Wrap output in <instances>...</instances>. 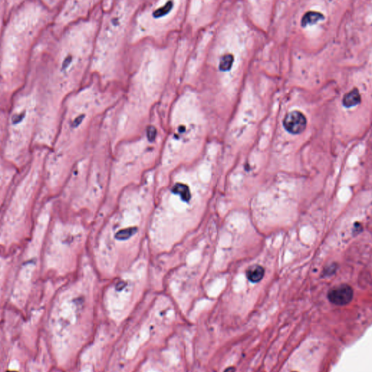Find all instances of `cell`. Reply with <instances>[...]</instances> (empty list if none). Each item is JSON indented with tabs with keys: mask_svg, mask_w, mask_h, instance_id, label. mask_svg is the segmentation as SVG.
<instances>
[{
	"mask_svg": "<svg viewBox=\"0 0 372 372\" xmlns=\"http://www.w3.org/2000/svg\"><path fill=\"white\" fill-rule=\"evenodd\" d=\"M36 175L28 177L23 182L16 197L10 206L4 221V236H10L18 228V225L24 217V212L27 207L30 196L33 190V186L36 184Z\"/></svg>",
	"mask_w": 372,
	"mask_h": 372,
	"instance_id": "cell-1",
	"label": "cell"
},
{
	"mask_svg": "<svg viewBox=\"0 0 372 372\" xmlns=\"http://www.w3.org/2000/svg\"><path fill=\"white\" fill-rule=\"evenodd\" d=\"M354 297V291L350 285L341 283L329 289L327 298L332 304L343 306L349 304Z\"/></svg>",
	"mask_w": 372,
	"mask_h": 372,
	"instance_id": "cell-2",
	"label": "cell"
},
{
	"mask_svg": "<svg viewBox=\"0 0 372 372\" xmlns=\"http://www.w3.org/2000/svg\"><path fill=\"white\" fill-rule=\"evenodd\" d=\"M283 124L288 132L292 135H299L306 129L307 120L303 113L294 111L285 116Z\"/></svg>",
	"mask_w": 372,
	"mask_h": 372,
	"instance_id": "cell-3",
	"label": "cell"
},
{
	"mask_svg": "<svg viewBox=\"0 0 372 372\" xmlns=\"http://www.w3.org/2000/svg\"><path fill=\"white\" fill-rule=\"evenodd\" d=\"M265 272V268L263 266L260 265H254L247 269L245 274H246L247 279L251 283H257L263 280Z\"/></svg>",
	"mask_w": 372,
	"mask_h": 372,
	"instance_id": "cell-4",
	"label": "cell"
},
{
	"mask_svg": "<svg viewBox=\"0 0 372 372\" xmlns=\"http://www.w3.org/2000/svg\"><path fill=\"white\" fill-rule=\"evenodd\" d=\"M361 97L358 88H355L343 97L342 103L345 107L351 108L361 103Z\"/></svg>",
	"mask_w": 372,
	"mask_h": 372,
	"instance_id": "cell-5",
	"label": "cell"
},
{
	"mask_svg": "<svg viewBox=\"0 0 372 372\" xmlns=\"http://www.w3.org/2000/svg\"><path fill=\"white\" fill-rule=\"evenodd\" d=\"M324 19V16L322 13L313 11L307 12L302 18L301 26L306 27V26L312 25Z\"/></svg>",
	"mask_w": 372,
	"mask_h": 372,
	"instance_id": "cell-6",
	"label": "cell"
},
{
	"mask_svg": "<svg viewBox=\"0 0 372 372\" xmlns=\"http://www.w3.org/2000/svg\"><path fill=\"white\" fill-rule=\"evenodd\" d=\"M173 193L179 195L185 202L190 200V193L188 187L184 184H177L172 188Z\"/></svg>",
	"mask_w": 372,
	"mask_h": 372,
	"instance_id": "cell-7",
	"label": "cell"
},
{
	"mask_svg": "<svg viewBox=\"0 0 372 372\" xmlns=\"http://www.w3.org/2000/svg\"><path fill=\"white\" fill-rule=\"evenodd\" d=\"M233 60V56L232 54H226L222 56L221 59L220 64H219V68L221 71H230L232 68Z\"/></svg>",
	"mask_w": 372,
	"mask_h": 372,
	"instance_id": "cell-8",
	"label": "cell"
},
{
	"mask_svg": "<svg viewBox=\"0 0 372 372\" xmlns=\"http://www.w3.org/2000/svg\"><path fill=\"white\" fill-rule=\"evenodd\" d=\"M136 232L135 228H127V229L122 230L116 234V237L120 240H125L129 239L131 236L135 234Z\"/></svg>",
	"mask_w": 372,
	"mask_h": 372,
	"instance_id": "cell-9",
	"label": "cell"
},
{
	"mask_svg": "<svg viewBox=\"0 0 372 372\" xmlns=\"http://www.w3.org/2000/svg\"><path fill=\"white\" fill-rule=\"evenodd\" d=\"M336 264H332V265H329V266L326 267L325 269L324 270V271H323V273H324V276L328 277V276H331L332 275V274H335V273L336 272Z\"/></svg>",
	"mask_w": 372,
	"mask_h": 372,
	"instance_id": "cell-10",
	"label": "cell"
},
{
	"mask_svg": "<svg viewBox=\"0 0 372 372\" xmlns=\"http://www.w3.org/2000/svg\"><path fill=\"white\" fill-rule=\"evenodd\" d=\"M236 372V368L234 367H230L227 368L224 372Z\"/></svg>",
	"mask_w": 372,
	"mask_h": 372,
	"instance_id": "cell-11",
	"label": "cell"
},
{
	"mask_svg": "<svg viewBox=\"0 0 372 372\" xmlns=\"http://www.w3.org/2000/svg\"><path fill=\"white\" fill-rule=\"evenodd\" d=\"M16 372V371H7V372Z\"/></svg>",
	"mask_w": 372,
	"mask_h": 372,
	"instance_id": "cell-12",
	"label": "cell"
},
{
	"mask_svg": "<svg viewBox=\"0 0 372 372\" xmlns=\"http://www.w3.org/2000/svg\"></svg>",
	"mask_w": 372,
	"mask_h": 372,
	"instance_id": "cell-13",
	"label": "cell"
}]
</instances>
